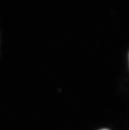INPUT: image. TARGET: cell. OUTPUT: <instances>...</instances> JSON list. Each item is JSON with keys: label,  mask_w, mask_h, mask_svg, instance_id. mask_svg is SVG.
<instances>
[{"label": "cell", "mask_w": 129, "mask_h": 130, "mask_svg": "<svg viewBox=\"0 0 129 130\" xmlns=\"http://www.w3.org/2000/svg\"><path fill=\"white\" fill-rule=\"evenodd\" d=\"M103 130H107V129H103Z\"/></svg>", "instance_id": "cell-1"}]
</instances>
